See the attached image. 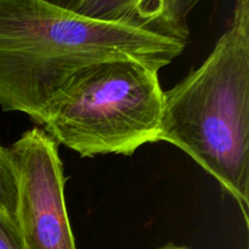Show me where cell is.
I'll return each mask as SVG.
<instances>
[{"label":"cell","mask_w":249,"mask_h":249,"mask_svg":"<svg viewBox=\"0 0 249 249\" xmlns=\"http://www.w3.org/2000/svg\"><path fill=\"white\" fill-rule=\"evenodd\" d=\"M0 213L17 223V181L6 148L0 146Z\"/></svg>","instance_id":"cell-6"},{"label":"cell","mask_w":249,"mask_h":249,"mask_svg":"<svg viewBox=\"0 0 249 249\" xmlns=\"http://www.w3.org/2000/svg\"><path fill=\"white\" fill-rule=\"evenodd\" d=\"M0 249H27L16 221L0 213Z\"/></svg>","instance_id":"cell-7"},{"label":"cell","mask_w":249,"mask_h":249,"mask_svg":"<svg viewBox=\"0 0 249 249\" xmlns=\"http://www.w3.org/2000/svg\"><path fill=\"white\" fill-rule=\"evenodd\" d=\"M185 44L97 21L44 0H0V107L44 125L75 73L108 60L160 71Z\"/></svg>","instance_id":"cell-1"},{"label":"cell","mask_w":249,"mask_h":249,"mask_svg":"<svg viewBox=\"0 0 249 249\" xmlns=\"http://www.w3.org/2000/svg\"><path fill=\"white\" fill-rule=\"evenodd\" d=\"M157 249H192V248L186 247V246H177V245H174V243H168V245L162 246V247H160Z\"/></svg>","instance_id":"cell-9"},{"label":"cell","mask_w":249,"mask_h":249,"mask_svg":"<svg viewBox=\"0 0 249 249\" xmlns=\"http://www.w3.org/2000/svg\"><path fill=\"white\" fill-rule=\"evenodd\" d=\"M202 0H82L73 12L119 23L186 45L189 18Z\"/></svg>","instance_id":"cell-5"},{"label":"cell","mask_w":249,"mask_h":249,"mask_svg":"<svg viewBox=\"0 0 249 249\" xmlns=\"http://www.w3.org/2000/svg\"><path fill=\"white\" fill-rule=\"evenodd\" d=\"M44 1L55 5V6L62 7V9L68 10V11H74L75 7L79 5L82 0H44Z\"/></svg>","instance_id":"cell-8"},{"label":"cell","mask_w":249,"mask_h":249,"mask_svg":"<svg viewBox=\"0 0 249 249\" xmlns=\"http://www.w3.org/2000/svg\"><path fill=\"white\" fill-rule=\"evenodd\" d=\"M17 181V225L27 249H77L57 143L40 128L6 148Z\"/></svg>","instance_id":"cell-4"},{"label":"cell","mask_w":249,"mask_h":249,"mask_svg":"<svg viewBox=\"0 0 249 249\" xmlns=\"http://www.w3.org/2000/svg\"><path fill=\"white\" fill-rule=\"evenodd\" d=\"M163 102L157 71L128 58L104 61L75 73L51 107L45 133L80 157L130 156L160 141Z\"/></svg>","instance_id":"cell-3"},{"label":"cell","mask_w":249,"mask_h":249,"mask_svg":"<svg viewBox=\"0 0 249 249\" xmlns=\"http://www.w3.org/2000/svg\"><path fill=\"white\" fill-rule=\"evenodd\" d=\"M160 141L196 160L236 199L249 223V0L211 55L164 91Z\"/></svg>","instance_id":"cell-2"}]
</instances>
